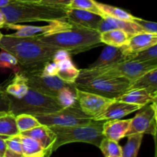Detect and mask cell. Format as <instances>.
<instances>
[{"instance_id":"27","label":"cell","mask_w":157,"mask_h":157,"mask_svg":"<svg viewBox=\"0 0 157 157\" xmlns=\"http://www.w3.org/2000/svg\"><path fill=\"white\" fill-rule=\"evenodd\" d=\"M56 100L63 107L78 105L77 87L75 84H69L58 92Z\"/></svg>"},{"instance_id":"41","label":"cell","mask_w":157,"mask_h":157,"mask_svg":"<svg viewBox=\"0 0 157 157\" xmlns=\"http://www.w3.org/2000/svg\"><path fill=\"white\" fill-rule=\"evenodd\" d=\"M6 139H5V138L0 136V153L2 155V157H3V154H4L5 151H6Z\"/></svg>"},{"instance_id":"36","label":"cell","mask_w":157,"mask_h":157,"mask_svg":"<svg viewBox=\"0 0 157 157\" xmlns=\"http://www.w3.org/2000/svg\"><path fill=\"white\" fill-rule=\"evenodd\" d=\"M132 21L136 23L138 25L140 26L145 32L157 34V24L156 22L147 21V20H144L142 18H137V17L135 16H133Z\"/></svg>"},{"instance_id":"16","label":"cell","mask_w":157,"mask_h":157,"mask_svg":"<svg viewBox=\"0 0 157 157\" xmlns=\"http://www.w3.org/2000/svg\"><path fill=\"white\" fill-rule=\"evenodd\" d=\"M143 107H144L140 105L129 104L114 99V101L106 108L104 113L95 118L94 121H110V120H120L133 112L140 110Z\"/></svg>"},{"instance_id":"47","label":"cell","mask_w":157,"mask_h":157,"mask_svg":"<svg viewBox=\"0 0 157 157\" xmlns=\"http://www.w3.org/2000/svg\"><path fill=\"white\" fill-rule=\"evenodd\" d=\"M1 89H2V87H0V90H1Z\"/></svg>"},{"instance_id":"29","label":"cell","mask_w":157,"mask_h":157,"mask_svg":"<svg viewBox=\"0 0 157 157\" xmlns=\"http://www.w3.org/2000/svg\"><path fill=\"white\" fill-rule=\"evenodd\" d=\"M97 6L104 16L112 17V18L126 20V21H132L133 20V15H132L131 14L122 9L114 7V6H110V5L98 2H97Z\"/></svg>"},{"instance_id":"30","label":"cell","mask_w":157,"mask_h":157,"mask_svg":"<svg viewBox=\"0 0 157 157\" xmlns=\"http://www.w3.org/2000/svg\"><path fill=\"white\" fill-rule=\"evenodd\" d=\"M98 148L104 157H122V147L117 141L104 137Z\"/></svg>"},{"instance_id":"28","label":"cell","mask_w":157,"mask_h":157,"mask_svg":"<svg viewBox=\"0 0 157 157\" xmlns=\"http://www.w3.org/2000/svg\"><path fill=\"white\" fill-rule=\"evenodd\" d=\"M144 133H134L127 136V144L122 147V157H136L142 144Z\"/></svg>"},{"instance_id":"22","label":"cell","mask_w":157,"mask_h":157,"mask_svg":"<svg viewBox=\"0 0 157 157\" xmlns=\"http://www.w3.org/2000/svg\"><path fill=\"white\" fill-rule=\"evenodd\" d=\"M58 65L57 76L68 84H75L80 74V70L75 67L71 58L56 63Z\"/></svg>"},{"instance_id":"23","label":"cell","mask_w":157,"mask_h":157,"mask_svg":"<svg viewBox=\"0 0 157 157\" xmlns=\"http://www.w3.org/2000/svg\"><path fill=\"white\" fill-rule=\"evenodd\" d=\"M129 38L130 36L125 32L120 29L106 31L100 34L101 43L117 48H121L124 45Z\"/></svg>"},{"instance_id":"6","label":"cell","mask_w":157,"mask_h":157,"mask_svg":"<svg viewBox=\"0 0 157 157\" xmlns=\"http://www.w3.org/2000/svg\"><path fill=\"white\" fill-rule=\"evenodd\" d=\"M9 99L10 112L15 116L21 113H27L35 117L41 116L64 108L55 98L41 94L32 88H29L27 94L21 98L18 99L9 96Z\"/></svg>"},{"instance_id":"8","label":"cell","mask_w":157,"mask_h":157,"mask_svg":"<svg viewBox=\"0 0 157 157\" xmlns=\"http://www.w3.org/2000/svg\"><path fill=\"white\" fill-rule=\"evenodd\" d=\"M35 117L40 124L48 127H75L88 124L94 121L81 110L78 104L64 107L54 113L36 116Z\"/></svg>"},{"instance_id":"15","label":"cell","mask_w":157,"mask_h":157,"mask_svg":"<svg viewBox=\"0 0 157 157\" xmlns=\"http://www.w3.org/2000/svg\"><path fill=\"white\" fill-rule=\"evenodd\" d=\"M101 15L81 9H69L67 11V19L79 27L98 30L101 20Z\"/></svg>"},{"instance_id":"25","label":"cell","mask_w":157,"mask_h":157,"mask_svg":"<svg viewBox=\"0 0 157 157\" xmlns=\"http://www.w3.org/2000/svg\"><path fill=\"white\" fill-rule=\"evenodd\" d=\"M29 88L25 77L22 74L18 73L15 74V78L5 90L9 96L19 99L27 94Z\"/></svg>"},{"instance_id":"13","label":"cell","mask_w":157,"mask_h":157,"mask_svg":"<svg viewBox=\"0 0 157 157\" xmlns=\"http://www.w3.org/2000/svg\"><path fill=\"white\" fill-rule=\"evenodd\" d=\"M20 134L29 136L35 140L45 151V157H51L53 153V146L56 140V134L51 127L41 124L33 129L20 133Z\"/></svg>"},{"instance_id":"31","label":"cell","mask_w":157,"mask_h":157,"mask_svg":"<svg viewBox=\"0 0 157 157\" xmlns=\"http://www.w3.org/2000/svg\"><path fill=\"white\" fill-rule=\"evenodd\" d=\"M15 122H16V125L19 130V133L27 131V130L41 125L39 121L37 120L35 116L27 114V113H21V114L16 115Z\"/></svg>"},{"instance_id":"7","label":"cell","mask_w":157,"mask_h":157,"mask_svg":"<svg viewBox=\"0 0 157 157\" xmlns=\"http://www.w3.org/2000/svg\"><path fill=\"white\" fill-rule=\"evenodd\" d=\"M130 81L123 77H95L77 78L75 86L78 89L92 92L101 96L116 99L125 93Z\"/></svg>"},{"instance_id":"46","label":"cell","mask_w":157,"mask_h":157,"mask_svg":"<svg viewBox=\"0 0 157 157\" xmlns=\"http://www.w3.org/2000/svg\"><path fill=\"white\" fill-rule=\"evenodd\" d=\"M0 157H2V155L1 153H0Z\"/></svg>"},{"instance_id":"32","label":"cell","mask_w":157,"mask_h":157,"mask_svg":"<svg viewBox=\"0 0 157 157\" xmlns=\"http://www.w3.org/2000/svg\"><path fill=\"white\" fill-rule=\"evenodd\" d=\"M6 143V149L3 157H24L18 134L7 138Z\"/></svg>"},{"instance_id":"2","label":"cell","mask_w":157,"mask_h":157,"mask_svg":"<svg viewBox=\"0 0 157 157\" xmlns=\"http://www.w3.org/2000/svg\"><path fill=\"white\" fill-rule=\"evenodd\" d=\"M67 6H49L41 2L13 1L0 10L6 16V24L34 21H52L67 18Z\"/></svg>"},{"instance_id":"33","label":"cell","mask_w":157,"mask_h":157,"mask_svg":"<svg viewBox=\"0 0 157 157\" xmlns=\"http://www.w3.org/2000/svg\"><path fill=\"white\" fill-rule=\"evenodd\" d=\"M152 60H157V44L151 46L147 49L132 54L125 58V61H148Z\"/></svg>"},{"instance_id":"17","label":"cell","mask_w":157,"mask_h":157,"mask_svg":"<svg viewBox=\"0 0 157 157\" xmlns=\"http://www.w3.org/2000/svg\"><path fill=\"white\" fill-rule=\"evenodd\" d=\"M113 29H120L124 31L130 37L136 34L145 32L140 26L132 21H126V20L117 19L112 17L104 16L98 26V31L101 33L103 32L113 30Z\"/></svg>"},{"instance_id":"37","label":"cell","mask_w":157,"mask_h":157,"mask_svg":"<svg viewBox=\"0 0 157 157\" xmlns=\"http://www.w3.org/2000/svg\"><path fill=\"white\" fill-rule=\"evenodd\" d=\"M10 112V99L6 90H0V115Z\"/></svg>"},{"instance_id":"24","label":"cell","mask_w":157,"mask_h":157,"mask_svg":"<svg viewBox=\"0 0 157 157\" xmlns=\"http://www.w3.org/2000/svg\"><path fill=\"white\" fill-rule=\"evenodd\" d=\"M24 157H45V151L35 140L18 134Z\"/></svg>"},{"instance_id":"45","label":"cell","mask_w":157,"mask_h":157,"mask_svg":"<svg viewBox=\"0 0 157 157\" xmlns=\"http://www.w3.org/2000/svg\"><path fill=\"white\" fill-rule=\"evenodd\" d=\"M0 29H1V28H0ZM2 36H3V35L1 33V32H0V40L2 39Z\"/></svg>"},{"instance_id":"3","label":"cell","mask_w":157,"mask_h":157,"mask_svg":"<svg viewBox=\"0 0 157 157\" xmlns=\"http://www.w3.org/2000/svg\"><path fill=\"white\" fill-rule=\"evenodd\" d=\"M100 34L98 30L76 27L36 38L48 45L66 50L71 55H77L103 44Z\"/></svg>"},{"instance_id":"44","label":"cell","mask_w":157,"mask_h":157,"mask_svg":"<svg viewBox=\"0 0 157 157\" xmlns=\"http://www.w3.org/2000/svg\"><path fill=\"white\" fill-rule=\"evenodd\" d=\"M15 2H39L41 0H14Z\"/></svg>"},{"instance_id":"14","label":"cell","mask_w":157,"mask_h":157,"mask_svg":"<svg viewBox=\"0 0 157 157\" xmlns=\"http://www.w3.org/2000/svg\"><path fill=\"white\" fill-rule=\"evenodd\" d=\"M157 44V34L141 32L130 36L127 43L121 47L125 58L132 54Z\"/></svg>"},{"instance_id":"11","label":"cell","mask_w":157,"mask_h":157,"mask_svg":"<svg viewBox=\"0 0 157 157\" xmlns=\"http://www.w3.org/2000/svg\"><path fill=\"white\" fill-rule=\"evenodd\" d=\"M133 119H130V127L126 136L134 133H147L156 137V101L143 107Z\"/></svg>"},{"instance_id":"1","label":"cell","mask_w":157,"mask_h":157,"mask_svg":"<svg viewBox=\"0 0 157 157\" xmlns=\"http://www.w3.org/2000/svg\"><path fill=\"white\" fill-rule=\"evenodd\" d=\"M0 48L12 54L18 61L20 72H35L41 70L47 62L52 61L58 49L33 37L3 35ZM19 72V73H20Z\"/></svg>"},{"instance_id":"34","label":"cell","mask_w":157,"mask_h":157,"mask_svg":"<svg viewBox=\"0 0 157 157\" xmlns=\"http://www.w3.org/2000/svg\"><path fill=\"white\" fill-rule=\"evenodd\" d=\"M68 8L89 11L104 17L102 12L97 6V2L94 0H70V5L68 6Z\"/></svg>"},{"instance_id":"26","label":"cell","mask_w":157,"mask_h":157,"mask_svg":"<svg viewBox=\"0 0 157 157\" xmlns=\"http://www.w3.org/2000/svg\"><path fill=\"white\" fill-rule=\"evenodd\" d=\"M19 133L15 115L11 112L0 115V136L7 139Z\"/></svg>"},{"instance_id":"10","label":"cell","mask_w":157,"mask_h":157,"mask_svg":"<svg viewBox=\"0 0 157 157\" xmlns=\"http://www.w3.org/2000/svg\"><path fill=\"white\" fill-rule=\"evenodd\" d=\"M26 78L29 88L37 90L44 94L56 98L58 92L68 85L57 75H43L39 71L20 72Z\"/></svg>"},{"instance_id":"12","label":"cell","mask_w":157,"mask_h":157,"mask_svg":"<svg viewBox=\"0 0 157 157\" xmlns=\"http://www.w3.org/2000/svg\"><path fill=\"white\" fill-rule=\"evenodd\" d=\"M78 104L81 110L93 120L104 113L114 99L77 88Z\"/></svg>"},{"instance_id":"19","label":"cell","mask_w":157,"mask_h":157,"mask_svg":"<svg viewBox=\"0 0 157 157\" xmlns=\"http://www.w3.org/2000/svg\"><path fill=\"white\" fill-rule=\"evenodd\" d=\"M125 61V56L121 48L107 45L101 52L99 58L88 67H98L116 64Z\"/></svg>"},{"instance_id":"20","label":"cell","mask_w":157,"mask_h":157,"mask_svg":"<svg viewBox=\"0 0 157 157\" xmlns=\"http://www.w3.org/2000/svg\"><path fill=\"white\" fill-rule=\"evenodd\" d=\"M156 98L157 96H153L147 90L143 89H133V90H127L115 100L145 107L147 104L156 101Z\"/></svg>"},{"instance_id":"18","label":"cell","mask_w":157,"mask_h":157,"mask_svg":"<svg viewBox=\"0 0 157 157\" xmlns=\"http://www.w3.org/2000/svg\"><path fill=\"white\" fill-rule=\"evenodd\" d=\"M130 119L110 120L103 124V133L104 137L119 142L126 136L130 127Z\"/></svg>"},{"instance_id":"42","label":"cell","mask_w":157,"mask_h":157,"mask_svg":"<svg viewBox=\"0 0 157 157\" xmlns=\"http://www.w3.org/2000/svg\"><path fill=\"white\" fill-rule=\"evenodd\" d=\"M6 24V16L3 14V12L0 10V28H4L5 25Z\"/></svg>"},{"instance_id":"38","label":"cell","mask_w":157,"mask_h":157,"mask_svg":"<svg viewBox=\"0 0 157 157\" xmlns=\"http://www.w3.org/2000/svg\"><path fill=\"white\" fill-rule=\"evenodd\" d=\"M57 71H58V65L56 63L53 61H49L47 62L41 70L40 71V73L43 75H56Z\"/></svg>"},{"instance_id":"40","label":"cell","mask_w":157,"mask_h":157,"mask_svg":"<svg viewBox=\"0 0 157 157\" xmlns=\"http://www.w3.org/2000/svg\"><path fill=\"white\" fill-rule=\"evenodd\" d=\"M39 2L49 6H67L70 5V0H41Z\"/></svg>"},{"instance_id":"43","label":"cell","mask_w":157,"mask_h":157,"mask_svg":"<svg viewBox=\"0 0 157 157\" xmlns=\"http://www.w3.org/2000/svg\"><path fill=\"white\" fill-rule=\"evenodd\" d=\"M13 1L14 0H0V9L7 6Z\"/></svg>"},{"instance_id":"5","label":"cell","mask_w":157,"mask_h":157,"mask_svg":"<svg viewBox=\"0 0 157 157\" xmlns=\"http://www.w3.org/2000/svg\"><path fill=\"white\" fill-rule=\"evenodd\" d=\"M102 121H94L85 125L61 127H49L56 134V140L53 146V153L59 147L72 143H86L99 147L104 138Z\"/></svg>"},{"instance_id":"39","label":"cell","mask_w":157,"mask_h":157,"mask_svg":"<svg viewBox=\"0 0 157 157\" xmlns=\"http://www.w3.org/2000/svg\"><path fill=\"white\" fill-rule=\"evenodd\" d=\"M71 54L67 52V51L63 50V49H58L55 52V53L54 54L52 61L55 63L61 62V61H64V60L71 58Z\"/></svg>"},{"instance_id":"21","label":"cell","mask_w":157,"mask_h":157,"mask_svg":"<svg viewBox=\"0 0 157 157\" xmlns=\"http://www.w3.org/2000/svg\"><path fill=\"white\" fill-rule=\"evenodd\" d=\"M133 89H143L153 96H157V68L147 72L137 79L132 81L127 90Z\"/></svg>"},{"instance_id":"9","label":"cell","mask_w":157,"mask_h":157,"mask_svg":"<svg viewBox=\"0 0 157 157\" xmlns=\"http://www.w3.org/2000/svg\"><path fill=\"white\" fill-rule=\"evenodd\" d=\"M48 25L44 26L27 25L21 24H6L4 28L16 31L15 33L12 34L14 36L39 38L42 36H48L62 31L79 27L69 21L67 18L55 20V21H48Z\"/></svg>"},{"instance_id":"4","label":"cell","mask_w":157,"mask_h":157,"mask_svg":"<svg viewBox=\"0 0 157 157\" xmlns=\"http://www.w3.org/2000/svg\"><path fill=\"white\" fill-rule=\"evenodd\" d=\"M157 68V60L148 61H124L116 64L98 67L81 69L78 78H90L95 77H123L130 82L135 81L147 72Z\"/></svg>"},{"instance_id":"35","label":"cell","mask_w":157,"mask_h":157,"mask_svg":"<svg viewBox=\"0 0 157 157\" xmlns=\"http://www.w3.org/2000/svg\"><path fill=\"white\" fill-rule=\"evenodd\" d=\"M0 68L11 69L13 71L15 75L21 71V68L16 58L12 54L2 49L0 52Z\"/></svg>"}]
</instances>
